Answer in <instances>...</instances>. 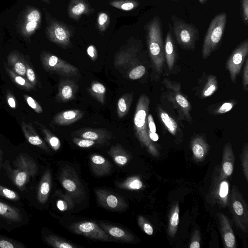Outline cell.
Listing matches in <instances>:
<instances>
[{
	"instance_id": "1",
	"label": "cell",
	"mask_w": 248,
	"mask_h": 248,
	"mask_svg": "<svg viewBox=\"0 0 248 248\" xmlns=\"http://www.w3.org/2000/svg\"><path fill=\"white\" fill-rule=\"evenodd\" d=\"M146 33L149 55L155 71L162 72L165 62L164 43L159 17L155 16L146 26Z\"/></svg>"
},
{
	"instance_id": "2",
	"label": "cell",
	"mask_w": 248,
	"mask_h": 248,
	"mask_svg": "<svg viewBox=\"0 0 248 248\" xmlns=\"http://www.w3.org/2000/svg\"><path fill=\"white\" fill-rule=\"evenodd\" d=\"M14 169L7 170L15 185L23 190L31 178L37 172V166L33 159L27 154H20L13 162Z\"/></svg>"
},
{
	"instance_id": "3",
	"label": "cell",
	"mask_w": 248,
	"mask_h": 248,
	"mask_svg": "<svg viewBox=\"0 0 248 248\" xmlns=\"http://www.w3.org/2000/svg\"><path fill=\"white\" fill-rule=\"evenodd\" d=\"M227 19L226 13L223 12L216 15L210 22L202 45V54L203 59L207 58L220 44Z\"/></svg>"
},
{
	"instance_id": "4",
	"label": "cell",
	"mask_w": 248,
	"mask_h": 248,
	"mask_svg": "<svg viewBox=\"0 0 248 248\" xmlns=\"http://www.w3.org/2000/svg\"><path fill=\"white\" fill-rule=\"evenodd\" d=\"M42 18V14L38 8L26 7L19 14L16 21L17 32L25 39H29L40 28Z\"/></svg>"
},
{
	"instance_id": "5",
	"label": "cell",
	"mask_w": 248,
	"mask_h": 248,
	"mask_svg": "<svg viewBox=\"0 0 248 248\" xmlns=\"http://www.w3.org/2000/svg\"><path fill=\"white\" fill-rule=\"evenodd\" d=\"M175 38L180 46L186 49H194L199 38V32L196 27L175 16L171 17Z\"/></svg>"
},
{
	"instance_id": "6",
	"label": "cell",
	"mask_w": 248,
	"mask_h": 248,
	"mask_svg": "<svg viewBox=\"0 0 248 248\" xmlns=\"http://www.w3.org/2000/svg\"><path fill=\"white\" fill-rule=\"evenodd\" d=\"M163 83L168 90V97L174 108L177 110L179 118L190 123L192 117L190 115L191 105L187 98L182 94L179 83L164 78Z\"/></svg>"
},
{
	"instance_id": "7",
	"label": "cell",
	"mask_w": 248,
	"mask_h": 248,
	"mask_svg": "<svg viewBox=\"0 0 248 248\" xmlns=\"http://www.w3.org/2000/svg\"><path fill=\"white\" fill-rule=\"evenodd\" d=\"M45 16L47 23L45 33L48 39L62 47H69L72 36L70 29L64 24L53 18L46 11Z\"/></svg>"
},
{
	"instance_id": "8",
	"label": "cell",
	"mask_w": 248,
	"mask_h": 248,
	"mask_svg": "<svg viewBox=\"0 0 248 248\" xmlns=\"http://www.w3.org/2000/svg\"><path fill=\"white\" fill-rule=\"evenodd\" d=\"M149 104L148 97L145 94H141L137 102L134 117L136 135L140 140L146 144L149 143L147 126Z\"/></svg>"
},
{
	"instance_id": "9",
	"label": "cell",
	"mask_w": 248,
	"mask_h": 248,
	"mask_svg": "<svg viewBox=\"0 0 248 248\" xmlns=\"http://www.w3.org/2000/svg\"><path fill=\"white\" fill-rule=\"evenodd\" d=\"M44 68L47 71L64 76H74L78 74V69L64 60L46 51H42L40 55Z\"/></svg>"
},
{
	"instance_id": "10",
	"label": "cell",
	"mask_w": 248,
	"mask_h": 248,
	"mask_svg": "<svg viewBox=\"0 0 248 248\" xmlns=\"http://www.w3.org/2000/svg\"><path fill=\"white\" fill-rule=\"evenodd\" d=\"M248 54V40L242 42L232 52L226 63L232 81L234 82L239 73Z\"/></svg>"
},
{
	"instance_id": "11",
	"label": "cell",
	"mask_w": 248,
	"mask_h": 248,
	"mask_svg": "<svg viewBox=\"0 0 248 248\" xmlns=\"http://www.w3.org/2000/svg\"><path fill=\"white\" fill-rule=\"evenodd\" d=\"M73 230L78 234L99 240H108V235L97 226L92 222H83L74 225Z\"/></svg>"
},
{
	"instance_id": "12",
	"label": "cell",
	"mask_w": 248,
	"mask_h": 248,
	"mask_svg": "<svg viewBox=\"0 0 248 248\" xmlns=\"http://www.w3.org/2000/svg\"><path fill=\"white\" fill-rule=\"evenodd\" d=\"M86 0H70L68 6L67 13L70 18L78 21L82 15L93 13Z\"/></svg>"
},
{
	"instance_id": "13",
	"label": "cell",
	"mask_w": 248,
	"mask_h": 248,
	"mask_svg": "<svg viewBox=\"0 0 248 248\" xmlns=\"http://www.w3.org/2000/svg\"><path fill=\"white\" fill-rule=\"evenodd\" d=\"M77 86L72 80H62L58 86L57 99L61 102H66L73 100L76 96Z\"/></svg>"
},
{
	"instance_id": "14",
	"label": "cell",
	"mask_w": 248,
	"mask_h": 248,
	"mask_svg": "<svg viewBox=\"0 0 248 248\" xmlns=\"http://www.w3.org/2000/svg\"><path fill=\"white\" fill-rule=\"evenodd\" d=\"M7 63L14 72L23 77L26 76V61L19 52L11 51L7 57Z\"/></svg>"
},
{
	"instance_id": "15",
	"label": "cell",
	"mask_w": 248,
	"mask_h": 248,
	"mask_svg": "<svg viewBox=\"0 0 248 248\" xmlns=\"http://www.w3.org/2000/svg\"><path fill=\"white\" fill-rule=\"evenodd\" d=\"M84 112L79 109H73L61 112L55 115L54 123L59 125H67L82 118Z\"/></svg>"
},
{
	"instance_id": "16",
	"label": "cell",
	"mask_w": 248,
	"mask_h": 248,
	"mask_svg": "<svg viewBox=\"0 0 248 248\" xmlns=\"http://www.w3.org/2000/svg\"><path fill=\"white\" fill-rule=\"evenodd\" d=\"M21 128L25 137L31 144L45 150H47L46 143L39 137L32 125L22 122Z\"/></svg>"
},
{
	"instance_id": "17",
	"label": "cell",
	"mask_w": 248,
	"mask_h": 248,
	"mask_svg": "<svg viewBox=\"0 0 248 248\" xmlns=\"http://www.w3.org/2000/svg\"><path fill=\"white\" fill-rule=\"evenodd\" d=\"M165 58L170 70L173 68L175 60V51L173 40L171 32L167 33L164 44Z\"/></svg>"
},
{
	"instance_id": "18",
	"label": "cell",
	"mask_w": 248,
	"mask_h": 248,
	"mask_svg": "<svg viewBox=\"0 0 248 248\" xmlns=\"http://www.w3.org/2000/svg\"><path fill=\"white\" fill-rule=\"evenodd\" d=\"M76 134L82 139L95 140H100L107 139L108 136V132L102 129L85 128L76 132Z\"/></svg>"
},
{
	"instance_id": "19",
	"label": "cell",
	"mask_w": 248,
	"mask_h": 248,
	"mask_svg": "<svg viewBox=\"0 0 248 248\" xmlns=\"http://www.w3.org/2000/svg\"><path fill=\"white\" fill-rule=\"evenodd\" d=\"M51 175L49 171L47 170L44 174L37 191V199L41 203H45L47 199L50 189Z\"/></svg>"
},
{
	"instance_id": "20",
	"label": "cell",
	"mask_w": 248,
	"mask_h": 248,
	"mask_svg": "<svg viewBox=\"0 0 248 248\" xmlns=\"http://www.w3.org/2000/svg\"><path fill=\"white\" fill-rule=\"evenodd\" d=\"M0 216L15 222H20L22 217L20 210L0 202Z\"/></svg>"
},
{
	"instance_id": "21",
	"label": "cell",
	"mask_w": 248,
	"mask_h": 248,
	"mask_svg": "<svg viewBox=\"0 0 248 248\" xmlns=\"http://www.w3.org/2000/svg\"><path fill=\"white\" fill-rule=\"evenodd\" d=\"M136 52L137 50L134 47L120 52L114 59L115 65L118 67L125 66L135 62Z\"/></svg>"
},
{
	"instance_id": "22",
	"label": "cell",
	"mask_w": 248,
	"mask_h": 248,
	"mask_svg": "<svg viewBox=\"0 0 248 248\" xmlns=\"http://www.w3.org/2000/svg\"><path fill=\"white\" fill-rule=\"evenodd\" d=\"M133 97L132 93H126L121 96L117 102V112L119 118H123L128 113Z\"/></svg>"
},
{
	"instance_id": "23",
	"label": "cell",
	"mask_w": 248,
	"mask_h": 248,
	"mask_svg": "<svg viewBox=\"0 0 248 248\" xmlns=\"http://www.w3.org/2000/svg\"><path fill=\"white\" fill-rule=\"evenodd\" d=\"M158 114L160 121L168 131L173 135H175L178 128L175 121L160 107H158Z\"/></svg>"
},
{
	"instance_id": "24",
	"label": "cell",
	"mask_w": 248,
	"mask_h": 248,
	"mask_svg": "<svg viewBox=\"0 0 248 248\" xmlns=\"http://www.w3.org/2000/svg\"><path fill=\"white\" fill-rule=\"evenodd\" d=\"M88 91L98 102L104 104L106 89L103 84L97 81H93L88 89Z\"/></svg>"
},
{
	"instance_id": "25",
	"label": "cell",
	"mask_w": 248,
	"mask_h": 248,
	"mask_svg": "<svg viewBox=\"0 0 248 248\" xmlns=\"http://www.w3.org/2000/svg\"><path fill=\"white\" fill-rule=\"evenodd\" d=\"M4 67L6 72L8 73L11 79L16 84L26 90H31L34 88V86L28 79L14 72L7 66L5 63H4Z\"/></svg>"
},
{
	"instance_id": "26",
	"label": "cell",
	"mask_w": 248,
	"mask_h": 248,
	"mask_svg": "<svg viewBox=\"0 0 248 248\" xmlns=\"http://www.w3.org/2000/svg\"><path fill=\"white\" fill-rule=\"evenodd\" d=\"M217 88L218 82L216 77L212 75H209L202 91V97L206 98L211 96L217 91Z\"/></svg>"
},
{
	"instance_id": "27",
	"label": "cell",
	"mask_w": 248,
	"mask_h": 248,
	"mask_svg": "<svg viewBox=\"0 0 248 248\" xmlns=\"http://www.w3.org/2000/svg\"><path fill=\"white\" fill-rule=\"evenodd\" d=\"M109 4L118 9L128 11L137 8L140 3L136 0H113Z\"/></svg>"
},
{
	"instance_id": "28",
	"label": "cell",
	"mask_w": 248,
	"mask_h": 248,
	"mask_svg": "<svg viewBox=\"0 0 248 248\" xmlns=\"http://www.w3.org/2000/svg\"><path fill=\"white\" fill-rule=\"evenodd\" d=\"M41 130L46 141L50 146L55 150L59 149L61 146L59 139L46 128H42Z\"/></svg>"
},
{
	"instance_id": "29",
	"label": "cell",
	"mask_w": 248,
	"mask_h": 248,
	"mask_svg": "<svg viewBox=\"0 0 248 248\" xmlns=\"http://www.w3.org/2000/svg\"><path fill=\"white\" fill-rule=\"evenodd\" d=\"M0 248H26V247L22 243L0 235Z\"/></svg>"
},
{
	"instance_id": "30",
	"label": "cell",
	"mask_w": 248,
	"mask_h": 248,
	"mask_svg": "<svg viewBox=\"0 0 248 248\" xmlns=\"http://www.w3.org/2000/svg\"><path fill=\"white\" fill-rule=\"evenodd\" d=\"M46 240L48 244L55 248H73L74 247L69 243L62 241L54 235L46 236Z\"/></svg>"
},
{
	"instance_id": "31",
	"label": "cell",
	"mask_w": 248,
	"mask_h": 248,
	"mask_svg": "<svg viewBox=\"0 0 248 248\" xmlns=\"http://www.w3.org/2000/svg\"><path fill=\"white\" fill-rule=\"evenodd\" d=\"M110 23L109 16L105 12H100L97 16V26L101 31H105Z\"/></svg>"
},
{
	"instance_id": "32",
	"label": "cell",
	"mask_w": 248,
	"mask_h": 248,
	"mask_svg": "<svg viewBox=\"0 0 248 248\" xmlns=\"http://www.w3.org/2000/svg\"><path fill=\"white\" fill-rule=\"evenodd\" d=\"M0 195L10 200L17 201L19 199V196L16 192L0 185Z\"/></svg>"
},
{
	"instance_id": "33",
	"label": "cell",
	"mask_w": 248,
	"mask_h": 248,
	"mask_svg": "<svg viewBox=\"0 0 248 248\" xmlns=\"http://www.w3.org/2000/svg\"><path fill=\"white\" fill-rule=\"evenodd\" d=\"M146 71L145 67L141 65L133 68L129 73L128 77L132 80H136L141 78Z\"/></svg>"
},
{
	"instance_id": "34",
	"label": "cell",
	"mask_w": 248,
	"mask_h": 248,
	"mask_svg": "<svg viewBox=\"0 0 248 248\" xmlns=\"http://www.w3.org/2000/svg\"><path fill=\"white\" fill-rule=\"evenodd\" d=\"M233 101H227L222 103L214 110L215 114H222L230 111L235 105Z\"/></svg>"
},
{
	"instance_id": "35",
	"label": "cell",
	"mask_w": 248,
	"mask_h": 248,
	"mask_svg": "<svg viewBox=\"0 0 248 248\" xmlns=\"http://www.w3.org/2000/svg\"><path fill=\"white\" fill-rule=\"evenodd\" d=\"M109 233L112 236L122 240H128L126 232L118 227H111L108 230Z\"/></svg>"
},
{
	"instance_id": "36",
	"label": "cell",
	"mask_w": 248,
	"mask_h": 248,
	"mask_svg": "<svg viewBox=\"0 0 248 248\" xmlns=\"http://www.w3.org/2000/svg\"><path fill=\"white\" fill-rule=\"evenodd\" d=\"M24 97L28 105L36 112L38 113L43 112L42 108L34 99L27 94H25Z\"/></svg>"
},
{
	"instance_id": "37",
	"label": "cell",
	"mask_w": 248,
	"mask_h": 248,
	"mask_svg": "<svg viewBox=\"0 0 248 248\" xmlns=\"http://www.w3.org/2000/svg\"><path fill=\"white\" fill-rule=\"evenodd\" d=\"M26 76L28 81L34 87L37 83V78L34 71L26 62Z\"/></svg>"
},
{
	"instance_id": "38",
	"label": "cell",
	"mask_w": 248,
	"mask_h": 248,
	"mask_svg": "<svg viewBox=\"0 0 248 248\" xmlns=\"http://www.w3.org/2000/svg\"><path fill=\"white\" fill-rule=\"evenodd\" d=\"M201 142H199V139H197L194 143L192 147V151L194 155L198 158H202L204 154V151Z\"/></svg>"
},
{
	"instance_id": "39",
	"label": "cell",
	"mask_w": 248,
	"mask_h": 248,
	"mask_svg": "<svg viewBox=\"0 0 248 248\" xmlns=\"http://www.w3.org/2000/svg\"><path fill=\"white\" fill-rule=\"evenodd\" d=\"M74 142L80 147L87 148L93 145L95 142L94 140L85 139H73Z\"/></svg>"
},
{
	"instance_id": "40",
	"label": "cell",
	"mask_w": 248,
	"mask_h": 248,
	"mask_svg": "<svg viewBox=\"0 0 248 248\" xmlns=\"http://www.w3.org/2000/svg\"><path fill=\"white\" fill-rule=\"evenodd\" d=\"M244 67L243 72L242 83L244 89L248 91V59L246 58L245 61Z\"/></svg>"
},
{
	"instance_id": "41",
	"label": "cell",
	"mask_w": 248,
	"mask_h": 248,
	"mask_svg": "<svg viewBox=\"0 0 248 248\" xmlns=\"http://www.w3.org/2000/svg\"><path fill=\"white\" fill-rule=\"evenodd\" d=\"M241 6L242 19L244 24L247 26L248 24V0H242Z\"/></svg>"
},
{
	"instance_id": "42",
	"label": "cell",
	"mask_w": 248,
	"mask_h": 248,
	"mask_svg": "<svg viewBox=\"0 0 248 248\" xmlns=\"http://www.w3.org/2000/svg\"><path fill=\"white\" fill-rule=\"evenodd\" d=\"M62 184L63 186L69 192H73L76 189L77 186L76 184L71 180L64 179Z\"/></svg>"
},
{
	"instance_id": "43",
	"label": "cell",
	"mask_w": 248,
	"mask_h": 248,
	"mask_svg": "<svg viewBox=\"0 0 248 248\" xmlns=\"http://www.w3.org/2000/svg\"><path fill=\"white\" fill-rule=\"evenodd\" d=\"M87 53L92 61H95L97 58V52L96 47L93 45H90L87 48Z\"/></svg>"
},
{
	"instance_id": "44",
	"label": "cell",
	"mask_w": 248,
	"mask_h": 248,
	"mask_svg": "<svg viewBox=\"0 0 248 248\" xmlns=\"http://www.w3.org/2000/svg\"><path fill=\"white\" fill-rule=\"evenodd\" d=\"M224 240L227 246L229 248L233 247L235 243V237L232 232H228L225 234Z\"/></svg>"
},
{
	"instance_id": "45",
	"label": "cell",
	"mask_w": 248,
	"mask_h": 248,
	"mask_svg": "<svg viewBox=\"0 0 248 248\" xmlns=\"http://www.w3.org/2000/svg\"><path fill=\"white\" fill-rule=\"evenodd\" d=\"M6 100L8 105L12 108L15 109L16 107V103L15 96L10 92L6 93Z\"/></svg>"
},
{
	"instance_id": "46",
	"label": "cell",
	"mask_w": 248,
	"mask_h": 248,
	"mask_svg": "<svg viewBox=\"0 0 248 248\" xmlns=\"http://www.w3.org/2000/svg\"><path fill=\"white\" fill-rule=\"evenodd\" d=\"M148 129L151 132H156V126L152 114H149L147 117Z\"/></svg>"
},
{
	"instance_id": "47",
	"label": "cell",
	"mask_w": 248,
	"mask_h": 248,
	"mask_svg": "<svg viewBox=\"0 0 248 248\" xmlns=\"http://www.w3.org/2000/svg\"><path fill=\"white\" fill-rule=\"evenodd\" d=\"M107 203L111 208H115L118 204L117 198L112 195H109L106 199Z\"/></svg>"
},
{
	"instance_id": "48",
	"label": "cell",
	"mask_w": 248,
	"mask_h": 248,
	"mask_svg": "<svg viewBox=\"0 0 248 248\" xmlns=\"http://www.w3.org/2000/svg\"><path fill=\"white\" fill-rule=\"evenodd\" d=\"M228 192V185L226 182H223L220 185L219 195L221 197H225Z\"/></svg>"
},
{
	"instance_id": "49",
	"label": "cell",
	"mask_w": 248,
	"mask_h": 248,
	"mask_svg": "<svg viewBox=\"0 0 248 248\" xmlns=\"http://www.w3.org/2000/svg\"><path fill=\"white\" fill-rule=\"evenodd\" d=\"M233 209L237 215L241 216L243 214L244 209L242 204L238 201H235L233 204Z\"/></svg>"
},
{
	"instance_id": "50",
	"label": "cell",
	"mask_w": 248,
	"mask_h": 248,
	"mask_svg": "<svg viewBox=\"0 0 248 248\" xmlns=\"http://www.w3.org/2000/svg\"><path fill=\"white\" fill-rule=\"evenodd\" d=\"M142 186V182L138 179H135L128 185V187L132 189H139Z\"/></svg>"
},
{
	"instance_id": "51",
	"label": "cell",
	"mask_w": 248,
	"mask_h": 248,
	"mask_svg": "<svg viewBox=\"0 0 248 248\" xmlns=\"http://www.w3.org/2000/svg\"><path fill=\"white\" fill-rule=\"evenodd\" d=\"M223 169L225 174L228 175H231L232 172V165L229 162H226L223 164Z\"/></svg>"
},
{
	"instance_id": "52",
	"label": "cell",
	"mask_w": 248,
	"mask_h": 248,
	"mask_svg": "<svg viewBox=\"0 0 248 248\" xmlns=\"http://www.w3.org/2000/svg\"><path fill=\"white\" fill-rule=\"evenodd\" d=\"M115 161L121 165L125 164L127 162V158L123 155H117L114 158Z\"/></svg>"
},
{
	"instance_id": "53",
	"label": "cell",
	"mask_w": 248,
	"mask_h": 248,
	"mask_svg": "<svg viewBox=\"0 0 248 248\" xmlns=\"http://www.w3.org/2000/svg\"><path fill=\"white\" fill-rule=\"evenodd\" d=\"M92 161L95 164H102L105 162V159L104 157L100 155H94L92 157Z\"/></svg>"
},
{
	"instance_id": "54",
	"label": "cell",
	"mask_w": 248,
	"mask_h": 248,
	"mask_svg": "<svg viewBox=\"0 0 248 248\" xmlns=\"http://www.w3.org/2000/svg\"><path fill=\"white\" fill-rule=\"evenodd\" d=\"M179 223V215L177 212H175L171 216L170 223L172 226H176Z\"/></svg>"
},
{
	"instance_id": "55",
	"label": "cell",
	"mask_w": 248,
	"mask_h": 248,
	"mask_svg": "<svg viewBox=\"0 0 248 248\" xmlns=\"http://www.w3.org/2000/svg\"><path fill=\"white\" fill-rule=\"evenodd\" d=\"M144 230L145 232L149 234V235H152L153 232V229L152 226L147 223H145L143 227Z\"/></svg>"
},
{
	"instance_id": "56",
	"label": "cell",
	"mask_w": 248,
	"mask_h": 248,
	"mask_svg": "<svg viewBox=\"0 0 248 248\" xmlns=\"http://www.w3.org/2000/svg\"><path fill=\"white\" fill-rule=\"evenodd\" d=\"M57 207L61 211H64L67 209V205L65 202L62 200L58 201L57 203Z\"/></svg>"
},
{
	"instance_id": "57",
	"label": "cell",
	"mask_w": 248,
	"mask_h": 248,
	"mask_svg": "<svg viewBox=\"0 0 248 248\" xmlns=\"http://www.w3.org/2000/svg\"><path fill=\"white\" fill-rule=\"evenodd\" d=\"M148 134L149 138L154 141L158 140V136L156 132H151L148 129Z\"/></svg>"
},
{
	"instance_id": "58",
	"label": "cell",
	"mask_w": 248,
	"mask_h": 248,
	"mask_svg": "<svg viewBox=\"0 0 248 248\" xmlns=\"http://www.w3.org/2000/svg\"><path fill=\"white\" fill-rule=\"evenodd\" d=\"M200 247V244L197 241L192 242L190 246V248H199Z\"/></svg>"
},
{
	"instance_id": "59",
	"label": "cell",
	"mask_w": 248,
	"mask_h": 248,
	"mask_svg": "<svg viewBox=\"0 0 248 248\" xmlns=\"http://www.w3.org/2000/svg\"><path fill=\"white\" fill-rule=\"evenodd\" d=\"M46 3L47 4H49L50 1V0H41Z\"/></svg>"
},
{
	"instance_id": "60",
	"label": "cell",
	"mask_w": 248,
	"mask_h": 248,
	"mask_svg": "<svg viewBox=\"0 0 248 248\" xmlns=\"http://www.w3.org/2000/svg\"><path fill=\"white\" fill-rule=\"evenodd\" d=\"M200 3L202 4L207 1L208 0H198Z\"/></svg>"
},
{
	"instance_id": "61",
	"label": "cell",
	"mask_w": 248,
	"mask_h": 248,
	"mask_svg": "<svg viewBox=\"0 0 248 248\" xmlns=\"http://www.w3.org/2000/svg\"></svg>"
}]
</instances>
